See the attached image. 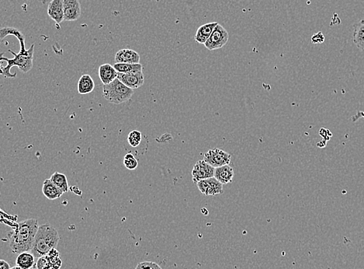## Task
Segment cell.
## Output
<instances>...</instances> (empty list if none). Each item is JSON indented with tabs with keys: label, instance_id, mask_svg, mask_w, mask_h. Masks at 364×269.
<instances>
[{
	"label": "cell",
	"instance_id": "obj_1",
	"mask_svg": "<svg viewBox=\"0 0 364 269\" xmlns=\"http://www.w3.org/2000/svg\"><path fill=\"white\" fill-rule=\"evenodd\" d=\"M9 35H13L18 39L20 42V51L19 53H15L14 51L9 50V52L13 54L14 58H8L4 57V54H2V57L0 58L1 61H6L7 63V66L4 68H2V73L4 77L6 78H15L17 74H13L11 73V69L14 66H17L21 70L23 73H26L33 68V60L34 54H35V45H32L29 49L26 50L25 47V36L18 29L14 28V27H2L0 31V38L1 41L4 39Z\"/></svg>",
	"mask_w": 364,
	"mask_h": 269
},
{
	"label": "cell",
	"instance_id": "obj_2",
	"mask_svg": "<svg viewBox=\"0 0 364 269\" xmlns=\"http://www.w3.org/2000/svg\"><path fill=\"white\" fill-rule=\"evenodd\" d=\"M39 226L38 220L28 219L19 223L14 230L9 232L10 247L13 253L19 254L32 251Z\"/></svg>",
	"mask_w": 364,
	"mask_h": 269
},
{
	"label": "cell",
	"instance_id": "obj_3",
	"mask_svg": "<svg viewBox=\"0 0 364 269\" xmlns=\"http://www.w3.org/2000/svg\"><path fill=\"white\" fill-rule=\"evenodd\" d=\"M60 236L55 228L51 225H41L38 228L31 252L36 258H40L48 254L50 251L57 248Z\"/></svg>",
	"mask_w": 364,
	"mask_h": 269
},
{
	"label": "cell",
	"instance_id": "obj_4",
	"mask_svg": "<svg viewBox=\"0 0 364 269\" xmlns=\"http://www.w3.org/2000/svg\"><path fill=\"white\" fill-rule=\"evenodd\" d=\"M134 89L125 86L116 78L112 83L104 85L103 96L112 104H120L129 101L133 96Z\"/></svg>",
	"mask_w": 364,
	"mask_h": 269
},
{
	"label": "cell",
	"instance_id": "obj_5",
	"mask_svg": "<svg viewBox=\"0 0 364 269\" xmlns=\"http://www.w3.org/2000/svg\"><path fill=\"white\" fill-rule=\"evenodd\" d=\"M228 38H229V35L228 31L222 25L218 23L210 38L204 44V46L210 51L220 49L228 43Z\"/></svg>",
	"mask_w": 364,
	"mask_h": 269
},
{
	"label": "cell",
	"instance_id": "obj_6",
	"mask_svg": "<svg viewBox=\"0 0 364 269\" xmlns=\"http://www.w3.org/2000/svg\"><path fill=\"white\" fill-rule=\"evenodd\" d=\"M199 191L207 196H215L223 193V184L217 180L215 177L200 180L196 183Z\"/></svg>",
	"mask_w": 364,
	"mask_h": 269
},
{
	"label": "cell",
	"instance_id": "obj_7",
	"mask_svg": "<svg viewBox=\"0 0 364 269\" xmlns=\"http://www.w3.org/2000/svg\"><path fill=\"white\" fill-rule=\"evenodd\" d=\"M231 154L225 152L220 149L210 150L204 154L203 160L208 163L212 167H222V166L228 165L231 162Z\"/></svg>",
	"mask_w": 364,
	"mask_h": 269
},
{
	"label": "cell",
	"instance_id": "obj_8",
	"mask_svg": "<svg viewBox=\"0 0 364 269\" xmlns=\"http://www.w3.org/2000/svg\"><path fill=\"white\" fill-rule=\"evenodd\" d=\"M62 264L59 252L54 248L45 256L38 258L36 267L38 269H60Z\"/></svg>",
	"mask_w": 364,
	"mask_h": 269
},
{
	"label": "cell",
	"instance_id": "obj_9",
	"mask_svg": "<svg viewBox=\"0 0 364 269\" xmlns=\"http://www.w3.org/2000/svg\"><path fill=\"white\" fill-rule=\"evenodd\" d=\"M215 168L206 162L205 160H199L196 163L192 170L193 182L197 183L200 180L215 177Z\"/></svg>",
	"mask_w": 364,
	"mask_h": 269
},
{
	"label": "cell",
	"instance_id": "obj_10",
	"mask_svg": "<svg viewBox=\"0 0 364 269\" xmlns=\"http://www.w3.org/2000/svg\"><path fill=\"white\" fill-rule=\"evenodd\" d=\"M117 79L125 86L131 89H138L144 83V74L142 72L135 73H118Z\"/></svg>",
	"mask_w": 364,
	"mask_h": 269
},
{
	"label": "cell",
	"instance_id": "obj_11",
	"mask_svg": "<svg viewBox=\"0 0 364 269\" xmlns=\"http://www.w3.org/2000/svg\"><path fill=\"white\" fill-rule=\"evenodd\" d=\"M64 19L66 21H75L80 17L81 6L79 0H63Z\"/></svg>",
	"mask_w": 364,
	"mask_h": 269
},
{
	"label": "cell",
	"instance_id": "obj_12",
	"mask_svg": "<svg viewBox=\"0 0 364 269\" xmlns=\"http://www.w3.org/2000/svg\"><path fill=\"white\" fill-rule=\"evenodd\" d=\"M48 14L57 24L65 20L63 0H51L48 4Z\"/></svg>",
	"mask_w": 364,
	"mask_h": 269
},
{
	"label": "cell",
	"instance_id": "obj_13",
	"mask_svg": "<svg viewBox=\"0 0 364 269\" xmlns=\"http://www.w3.org/2000/svg\"><path fill=\"white\" fill-rule=\"evenodd\" d=\"M114 60L116 63L138 64V63H140L141 58L137 51L132 49H128V48H124L116 53Z\"/></svg>",
	"mask_w": 364,
	"mask_h": 269
},
{
	"label": "cell",
	"instance_id": "obj_14",
	"mask_svg": "<svg viewBox=\"0 0 364 269\" xmlns=\"http://www.w3.org/2000/svg\"><path fill=\"white\" fill-rule=\"evenodd\" d=\"M118 72L111 65L103 64L99 68V77L104 85L112 83L118 76Z\"/></svg>",
	"mask_w": 364,
	"mask_h": 269
},
{
	"label": "cell",
	"instance_id": "obj_15",
	"mask_svg": "<svg viewBox=\"0 0 364 269\" xmlns=\"http://www.w3.org/2000/svg\"><path fill=\"white\" fill-rule=\"evenodd\" d=\"M218 22H213V23H205L202 25L197 29L195 35H194V40L199 44L206 43L208 38H210L211 34L213 33L215 27L218 26Z\"/></svg>",
	"mask_w": 364,
	"mask_h": 269
},
{
	"label": "cell",
	"instance_id": "obj_16",
	"mask_svg": "<svg viewBox=\"0 0 364 269\" xmlns=\"http://www.w3.org/2000/svg\"><path fill=\"white\" fill-rule=\"evenodd\" d=\"M234 174V170L229 164L215 168V177L223 185L231 183Z\"/></svg>",
	"mask_w": 364,
	"mask_h": 269
},
{
	"label": "cell",
	"instance_id": "obj_17",
	"mask_svg": "<svg viewBox=\"0 0 364 269\" xmlns=\"http://www.w3.org/2000/svg\"><path fill=\"white\" fill-rule=\"evenodd\" d=\"M42 192L44 195L49 200L57 199L64 194L51 182L50 178L46 179L43 183Z\"/></svg>",
	"mask_w": 364,
	"mask_h": 269
},
{
	"label": "cell",
	"instance_id": "obj_18",
	"mask_svg": "<svg viewBox=\"0 0 364 269\" xmlns=\"http://www.w3.org/2000/svg\"><path fill=\"white\" fill-rule=\"evenodd\" d=\"M35 257L31 251L20 253L16 259V265L22 269H32L35 267Z\"/></svg>",
	"mask_w": 364,
	"mask_h": 269
},
{
	"label": "cell",
	"instance_id": "obj_19",
	"mask_svg": "<svg viewBox=\"0 0 364 269\" xmlns=\"http://www.w3.org/2000/svg\"><path fill=\"white\" fill-rule=\"evenodd\" d=\"M353 41L359 50L364 51V19L355 25Z\"/></svg>",
	"mask_w": 364,
	"mask_h": 269
},
{
	"label": "cell",
	"instance_id": "obj_20",
	"mask_svg": "<svg viewBox=\"0 0 364 269\" xmlns=\"http://www.w3.org/2000/svg\"><path fill=\"white\" fill-rule=\"evenodd\" d=\"M95 87L94 79L89 75L85 74L81 76L78 82V92L80 94H88L92 92Z\"/></svg>",
	"mask_w": 364,
	"mask_h": 269
},
{
	"label": "cell",
	"instance_id": "obj_21",
	"mask_svg": "<svg viewBox=\"0 0 364 269\" xmlns=\"http://www.w3.org/2000/svg\"><path fill=\"white\" fill-rule=\"evenodd\" d=\"M115 70L120 73H135L142 72L143 66L140 63L138 64H129V63H115Z\"/></svg>",
	"mask_w": 364,
	"mask_h": 269
},
{
	"label": "cell",
	"instance_id": "obj_22",
	"mask_svg": "<svg viewBox=\"0 0 364 269\" xmlns=\"http://www.w3.org/2000/svg\"><path fill=\"white\" fill-rule=\"evenodd\" d=\"M50 179L63 193L69 192V183H68L67 177L64 173L54 172Z\"/></svg>",
	"mask_w": 364,
	"mask_h": 269
},
{
	"label": "cell",
	"instance_id": "obj_23",
	"mask_svg": "<svg viewBox=\"0 0 364 269\" xmlns=\"http://www.w3.org/2000/svg\"><path fill=\"white\" fill-rule=\"evenodd\" d=\"M124 165L128 170H135L138 167V160L132 153H128L124 157Z\"/></svg>",
	"mask_w": 364,
	"mask_h": 269
},
{
	"label": "cell",
	"instance_id": "obj_24",
	"mask_svg": "<svg viewBox=\"0 0 364 269\" xmlns=\"http://www.w3.org/2000/svg\"><path fill=\"white\" fill-rule=\"evenodd\" d=\"M142 139V135L139 131L134 130L128 135V142L132 147H137L140 145Z\"/></svg>",
	"mask_w": 364,
	"mask_h": 269
},
{
	"label": "cell",
	"instance_id": "obj_25",
	"mask_svg": "<svg viewBox=\"0 0 364 269\" xmlns=\"http://www.w3.org/2000/svg\"><path fill=\"white\" fill-rule=\"evenodd\" d=\"M135 269H163L159 264L153 261H144L139 263Z\"/></svg>",
	"mask_w": 364,
	"mask_h": 269
},
{
	"label": "cell",
	"instance_id": "obj_26",
	"mask_svg": "<svg viewBox=\"0 0 364 269\" xmlns=\"http://www.w3.org/2000/svg\"><path fill=\"white\" fill-rule=\"evenodd\" d=\"M324 41H325V37H324L322 32L315 34L312 38V42L313 44L323 43Z\"/></svg>",
	"mask_w": 364,
	"mask_h": 269
},
{
	"label": "cell",
	"instance_id": "obj_27",
	"mask_svg": "<svg viewBox=\"0 0 364 269\" xmlns=\"http://www.w3.org/2000/svg\"><path fill=\"white\" fill-rule=\"evenodd\" d=\"M10 264L4 260L0 261V269H10Z\"/></svg>",
	"mask_w": 364,
	"mask_h": 269
},
{
	"label": "cell",
	"instance_id": "obj_28",
	"mask_svg": "<svg viewBox=\"0 0 364 269\" xmlns=\"http://www.w3.org/2000/svg\"><path fill=\"white\" fill-rule=\"evenodd\" d=\"M38 1H39V2L42 3L43 4H49L50 2H51V0H38Z\"/></svg>",
	"mask_w": 364,
	"mask_h": 269
},
{
	"label": "cell",
	"instance_id": "obj_29",
	"mask_svg": "<svg viewBox=\"0 0 364 269\" xmlns=\"http://www.w3.org/2000/svg\"><path fill=\"white\" fill-rule=\"evenodd\" d=\"M10 269H22L21 267H19V266H14V267H11Z\"/></svg>",
	"mask_w": 364,
	"mask_h": 269
}]
</instances>
